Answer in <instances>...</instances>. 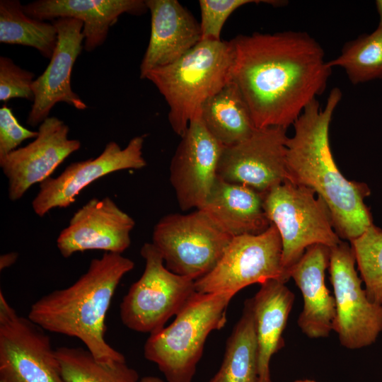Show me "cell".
I'll return each mask as SVG.
<instances>
[{"label":"cell","mask_w":382,"mask_h":382,"mask_svg":"<svg viewBox=\"0 0 382 382\" xmlns=\"http://www.w3.org/2000/svg\"><path fill=\"white\" fill-rule=\"evenodd\" d=\"M231 42V80L257 129H286L326 87L332 69L321 46L306 33H254Z\"/></svg>","instance_id":"1"},{"label":"cell","mask_w":382,"mask_h":382,"mask_svg":"<svg viewBox=\"0 0 382 382\" xmlns=\"http://www.w3.org/2000/svg\"><path fill=\"white\" fill-rule=\"evenodd\" d=\"M341 98L340 89L335 88L324 108L316 99L305 108L286 140V163L289 180L314 190L327 204L338 236L351 242L374 224L364 202L369 187L344 177L331 151L330 124Z\"/></svg>","instance_id":"2"},{"label":"cell","mask_w":382,"mask_h":382,"mask_svg":"<svg viewBox=\"0 0 382 382\" xmlns=\"http://www.w3.org/2000/svg\"><path fill=\"white\" fill-rule=\"evenodd\" d=\"M134 267L131 259L105 252L71 286L33 303L28 318L47 332L80 340L101 363L126 361L105 340V318L118 284Z\"/></svg>","instance_id":"3"},{"label":"cell","mask_w":382,"mask_h":382,"mask_svg":"<svg viewBox=\"0 0 382 382\" xmlns=\"http://www.w3.org/2000/svg\"><path fill=\"white\" fill-rule=\"evenodd\" d=\"M233 62L231 40H201L175 62L146 74L167 102L175 134L182 137L203 104L231 81Z\"/></svg>","instance_id":"4"},{"label":"cell","mask_w":382,"mask_h":382,"mask_svg":"<svg viewBox=\"0 0 382 382\" xmlns=\"http://www.w3.org/2000/svg\"><path fill=\"white\" fill-rule=\"evenodd\" d=\"M234 296L195 291L174 321L151 334L144 357L156 364L168 382H191L209 333L226 323V308Z\"/></svg>","instance_id":"5"},{"label":"cell","mask_w":382,"mask_h":382,"mask_svg":"<svg viewBox=\"0 0 382 382\" xmlns=\"http://www.w3.org/2000/svg\"><path fill=\"white\" fill-rule=\"evenodd\" d=\"M316 194L312 189L289 180L264 194L265 214L282 240L284 283L308 247L321 244L331 248L342 242L327 204Z\"/></svg>","instance_id":"6"},{"label":"cell","mask_w":382,"mask_h":382,"mask_svg":"<svg viewBox=\"0 0 382 382\" xmlns=\"http://www.w3.org/2000/svg\"><path fill=\"white\" fill-rule=\"evenodd\" d=\"M140 254L145 261L140 278L133 283L120 306L122 324L135 332H158L196 291L195 280L170 271L152 243Z\"/></svg>","instance_id":"7"},{"label":"cell","mask_w":382,"mask_h":382,"mask_svg":"<svg viewBox=\"0 0 382 382\" xmlns=\"http://www.w3.org/2000/svg\"><path fill=\"white\" fill-rule=\"evenodd\" d=\"M232 238L204 211L196 209L161 218L152 243L170 271L195 281L215 267Z\"/></svg>","instance_id":"8"},{"label":"cell","mask_w":382,"mask_h":382,"mask_svg":"<svg viewBox=\"0 0 382 382\" xmlns=\"http://www.w3.org/2000/svg\"><path fill=\"white\" fill-rule=\"evenodd\" d=\"M282 257L281 237L272 224L260 234L233 237L215 267L195 281V290L235 296L250 284L270 279L284 283Z\"/></svg>","instance_id":"9"},{"label":"cell","mask_w":382,"mask_h":382,"mask_svg":"<svg viewBox=\"0 0 382 382\" xmlns=\"http://www.w3.org/2000/svg\"><path fill=\"white\" fill-rule=\"evenodd\" d=\"M45 332L0 291V382H65Z\"/></svg>","instance_id":"10"},{"label":"cell","mask_w":382,"mask_h":382,"mask_svg":"<svg viewBox=\"0 0 382 382\" xmlns=\"http://www.w3.org/2000/svg\"><path fill=\"white\" fill-rule=\"evenodd\" d=\"M355 264L347 242L330 248L329 271L336 307L332 330L341 345L349 349L374 344L382 332V305L368 299Z\"/></svg>","instance_id":"11"},{"label":"cell","mask_w":382,"mask_h":382,"mask_svg":"<svg viewBox=\"0 0 382 382\" xmlns=\"http://www.w3.org/2000/svg\"><path fill=\"white\" fill-rule=\"evenodd\" d=\"M286 130L278 127L256 129L245 140L224 146L218 176L229 183L249 186L262 194L289 180L286 163Z\"/></svg>","instance_id":"12"},{"label":"cell","mask_w":382,"mask_h":382,"mask_svg":"<svg viewBox=\"0 0 382 382\" xmlns=\"http://www.w3.org/2000/svg\"><path fill=\"white\" fill-rule=\"evenodd\" d=\"M144 141L143 136L135 137L124 149L110 141L97 157L70 163L57 177L40 183L32 202L34 212L42 217L54 208H66L83 188L100 178L118 170L144 168Z\"/></svg>","instance_id":"13"},{"label":"cell","mask_w":382,"mask_h":382,"mask_svg":"<svg viewBox=\"0 0 382 382\" xmlns=\"http://www.w3.org/2000/svg\"><path fill=\"white\" fill-rule=\"evenodd\" d=\"M171 160L170 180L183 211L202 209L218 178L224 146L207 129L199 115L192 120Z\"/></svg>","instance_id":"14"},{"label":"cell","mask_w":382,"mask_h":382,"mask_svg":"<svg viewBox=\"0 0 382 382\" xmlns=\"http://www.w3.org/2000/svg\"><path fill=\"white\" fill-rule=\"evenodd\" d=\"M37 132L33 141L0 159L11 201L18 200L31 186L50 178L56 168L81 147L79 140L68 137V125L57 117L45 120Z\"/></svg>","instance_id":"15"},{"label":"cell","mask_w":382,"mask_h":382,"mask_svg":"<svg viewBox=\"0 0 382 382\" xmlns=\"http://www.w3.org/2000/svg\"><path fill=\"white\" fill-rule=\"evenodd\" d=\"M52 22L57 28L58 40L48 66L32 85L35 99L27 118L31 127L49 117L52 108L59 102L80 110L87 108L71 85L74 64L83 49V23L71 18H59Z\"/></svg>","instance_id":"16"},{"label":"cell","mask_w":382,"mask_h":382,"mask_svg":"<svg viewBox=\"0 0 382 382\" xmlns=\"http://www.w3.org/2000/svg\"><path fill=\"white\" fill-rule=\"evenodd\" d=\"M134 220L109 197L93 198L79 209L59 234L57 246L64 258L90 250L122 254L130 245Z\"/></svg>","instance_id":"17"},{"label":"cell","mask_w":382,"mask_h":382,"mask_svg":"<svg viewBox=\"0 0 382 382\" xmlns=\"http://www.w3.org/2000/svg\"><path fill=\"white\" fill-rule=\"evenodd\" d=\"M151 13V35L140 64V78L170 64L202 40L199 23L177 0H145Z\"/></svg>","instance_id":"18"},{"label":"cell","mask_w":382,"mask_h":382,"mask_svg":"<svg viewBox=\"0 0 382 382\" xmlns=\"http://www.w3.org/2000/svg\"><path fill=\"white\" fill-rule=\"evenodd\" d=\"M30 17L45 21L71 18L83 23V49L91 52L106 40L109 29L123 13L139 16L145 0H37L23 5Z\"/></svg>","instance_id":"19"},{"label":"cell","mask_w":382,"mask_h":382,"mask_svg":"<svg viewBox=\"0 0 382 382\" xmlns=\"http://www.w3.org/2000/svg\"><path fill=\"white\" fill-rule=\"evenodd\" d=\"M330 248L321 244L308 247L290 272L300 289L303 307L297 323L303 333L312 339L326 337L332 331L336 316L334 296L325 284Z\"/></svg>","instance_id":"20"},{"label":"cell","mask_w":382,"mask_h":382,"mask_svg":"<svg viewBox=\"0 0 382 382\" xmlns=\"http://www.w3.org/2000/svg\"><path fill=\"white\" fill-rule=\"evenodd\" d=\"M264 194L253 188L222 180L219 176L200 209L231 237L257 235L271 223L263 206Z\"/></svg>","instance_id":"21"},{"label":"cell","mask_w":382,"mask_h":382,"mask_svg":"<svg viewBox=\"0 0 382 382\" xmlns=\"http://www.w3.org/2000/svg\"><path fill=\"white\" fill-rule=\"evenodd\" d=\"M294 301V294L277 279H270L251 299L258 359L257 382H272L271 358L283 345L282 333Z\"/></svg>","instance_id":"22"},{"label":"cell","mask_w":382,"mask_h":382,"mask_svg":"<svg viewBox=\"0 0 382 382\" xmlns=\"http://www.w3.org/2000/svg\"><path fill=\"white\" fill-rule=\"evenodd\" d=\"M199 117L224 146L245 140L257 129L243 95L232 80L203 104Z\"/></svg>","instance_id":"23"},{"label":"cell","mask_w":382,"mask_h":382,"mask_svg":"<svg viewBox=\"0 0 382 382\" xmlns=\"http://www.w3.org/2000/svg\"><path fill=\"white\" fill-rule=\"evenodd\" d=\"M258 359L251 299L245 301L225 349L220 369L209 382H257Z\"/></svg>","instance_id":"24"},{"label":"cell","mask_w":382,"mask_h":382,"mask_svg":"<svg viewBox=\"0 0 382 382\" xmlns=\"http://www.w3.org/2000/svg\"><path fill=\"white\" fill-rule=\"evenodd\" d=\"M57 40V30L52 22L30 17L19 0L0 1L1 43L31 47L50 59Z\"/></svg>","instance_id":"25"},{"label":"cell","mask_w":382,"mask_h":382,"mask_svg":"<svg viewBox=\"0 0 382 382\" xmlns=\"http://www.w3.org/2000/svg\"><path fill=\"white\" fill-rule=\"evenodd\" d=\"M59 371L65 382H139L137 371L126 361L103 364L81 347L55 349Z\"/></svg>","instance_id":"26"},{"label":"cell","mask_w":382,"mask_h":382,"mask_svg":"<svg viewBox=\"0 0 382 382\" xmlns=\"http://www.w3.org/2000/svg\"><path fill=\"white\" fill-rule=\"evenodd\" d=\"M328 66L344 69L354 84L382 78V28L346 43Z\"/></svg>","instance_id":"27"},{"label":"cell","mask_w":382,"mask_h":382,"mask_svg":"<svg viewBox=\"0 0 382 382\" xmlns=\"http://www.w3.org/2000/svg\"><path fill=\"white\" fill-rule=\"evenodd\" d=\"M350 243L368 299L382 305V230L373 224Z\"/></svg>","instance_id":"28"},{"label":"cell","mask_w":382,"mask_h":382,"mask_svg":"<svg viewBox=\"0 0 382 382\" xmlns=\"http://www.w3.org/2000/svg\"><path fill=\"white\" fill-rule=\"evenodd\" d=\"M260 2L273 6H281L283 1L274 0H199L201 40H220L222 28L233 11L245 4Z\"/></svg>","instance_id":"29"},{"label":"cell","mask_w":382,"mask_h":382,"mask_svg":"<svg viewBox=\"0 0 382 382\" xmlns=\"http://www.w3.org/2000/svg\"><path fill=\"white\" fill-rule=\"evenodd\" d=\"M35 75L22 69L7 57H0V100L21 98L33 103L32 85Z\"/></svg>","instance_id":"30"},{"label":"cell","mask_w":382,"mask_h":382,"mask_svg":"<svg viewBox=\"0 0 382 382\" xmlns=\"http://www.w3.org/2000/svg\"><path fill=\"white\" fill-rule=\"evenodd\" d=\"M37 131L22 126L11 108L6 105L0 108V159L17 149L25 140L35 139Z\"/></svg>","instance_id":"31"},{"label":"cell","mask_w":382,"mask_h":382,"mask_svg":"<svg viewBox=\"0 0 382 382\" xmlns=\"http://www.w3.org/2000/svg\"><path fill=\"white\" fill-rule=\"evenodd\" d=\"M18 257L16 252H10L3 254L0 257V270H3L13 265Z\"/></svg>","instance_id":"32"},{"label":"cell","mask_w":382,"mask_h":382,"mask_svg":"<svg viewBox=\"0 0 382 382\" xmlns=\"http://www.w3.org/2000/svg\"><path fill=\"white\" fill-rule=\"evenodd\" d=\"M376 6L379 17L378 28H382V0L376 1Z\"/></svg>","instance_id":"33"},{"label":"cell","mask_w":382,"mask_h":382,"mask_svg":"<svg viewBox=\"0 0 382 382\" xmlns=\"http://www.w3.org/2000/svg\"><path fill=\"white\" fill-rule=\"evenodd\" d=\"M139 382H164V381L158 377L145 376L141 378Z\"/></svg>","instance_id":"34"},{"label":"cell","mask_w":382,"mask_h":382,"mask_svg":"<svg viewBox=\"0 0 382 382\" xmlns=\"http://www.w3.org/2000/svg\"><path fill=\"white\" fill-rule=\"evenodd\" d=\"M294 382H317V381H313V380H309V379H306V380H298V381H296Z\"/></svg>","instance_id":"35"}]
</instances>
